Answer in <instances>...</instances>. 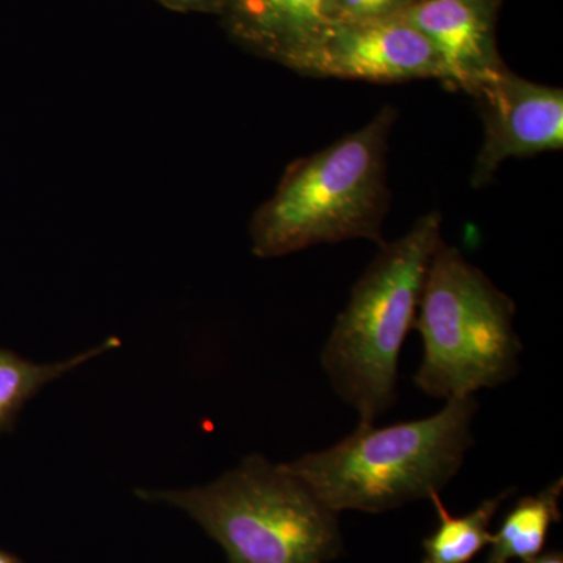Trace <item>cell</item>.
Listing matches in <instances>:
<instances>
[{
  "mask_svg": "<svg viewBox=\"0 0 563 563\" xmlns=\"http://www.w3.org/2000/svg\"><path fill=\"white\" fill-rule=\"evenodd\" d=\"M474 395L448 399L422 420L376 428L358 422L342 442L282 463L333 512L380 514L429 499L459 473L473 446Z\"/></svg>",
  "mask_w": 563,
  "mask_h": 563,
  "instance_id": "cell-1",
  "label": "cell"
},
{
  "mask_svg": "<svg viewBox=\"0 0 563 563\" xmlns=\"http://www.w3.org/2000/svg\"><path fill=\"white\" fill-rule=\"evenodd\" d=\"M396 111L385 107L368 124L292 163L251 222L252 251L280 257L344 240H383L390 191L388 136Z\"/></svg>",
  "mask_w": 563,
  "mask_h": 563,
  "instance_id": "cell-2",
  "label": "cell"
},
{
  "mask_svg": "<svg viewBox=\"0 0 563 563\" xmlns=\"http://www.w3.org/2000/svg\"><path fill=\"white\" fill-rule=\"evenodd\" d=\"M442 242V217L432 211L401 239L380 244L336 318L321 365L361 422L376 421L398 398L399 354L415 328L429 266Z\"/></svg>",
  "mask_w": 563,
  "mask_h": 563,
  "instance_id": "cell-3",
  "label": "cell"
},
{
  "mask_svg": "<svg viewBox=\"0 0 563 563\" xmlns=\"http://www.w3.org/2000/svg\"><path fill=\"white\" fill-rule=\"evenodd\" d=\"M139 495L190 515L229 563H325L342 553L336 512L262 455H250L206 487Z\"/></svg>",
  "mask_w": 563,
  "mask_h": 563,
  "instance_id": "cell-4",
  "label": "cell"
},
{
  "mask_svg": "<svg viewBox=\"0 0 563 563\" xmlns=\"http://www.w3.org/2000/svg\"><path fill=\"white\" fill-rule=\"evenodd\" d=\"M514 317L512 299L457 247L440 243L415 320L424 346L417 387L448 401L512 379L523 350Z\"/></svg>",
  "mask_w": 563,
  "mask_h": 563,
  "instance_id": "cell-5",
  "label": "cell"
},
{
  "mask_svg": "<svg viewBox=\"0 0 563 563\" xmlns=\"http://www.w3.org/2000/svg\"><path fill=\"white\" fill-rule=\"evenodd\" d=\"M292 70L377 84L444 80L432 44L404 13L383 20L335 22Z\"/></svg>",
  "mask_w": 563,
  "mask_h": 563,
  "instance_id": "cell-6",
  "label": "cell"
},
{
  "mask_svg": "<svg viewBox=\"0 0 563 563\" xmlns=\"http://www.w3.org/2000/svg\"><path fill=\"white\" fill-rule=\"evenodd\" d=\"M484 141L474 163L472 185L484 187L510 158H528L563 147L562 88L540 85L509 68L481 85Z\"/></svg>",
  "mask_w": 563,
  "mask_h": 563,
  "instance_id": "cell-7",
  "label": "cell"
},
{
  "mask_svg": "<svg viewBox=\"0 0 563 563\" xmlns=\"http://www.w3.org/2000/svg\"><path fill=\"white\" fill-rule=\"evenodd\" d=\"M501 0H421L406 16L432 44L443 84L474 95L507 68L498 51Z\"/></svg>",
  "mask_w": 563,
  "mask_h": 563,
  "instance_id": "cell-8",
  "label": "cell"
},
{
  "mask_svg": "<svg viewBox=\"0 0 563 563\" xmlns=\"http://www.w3.org/2000/svg\"><path fill=\"white\" fill-rule=\"evenodd\" d=\"M221 11L240 43L290 69L336 22L333 0H222Z\"/></svg>",
  "mask_w": 563,
  "mask_h": 563,
  "instance_id": "cell-9",
  "label": "cell"
},
{
  "mask_svg": "<svg viewBox=\"0 0 563 563\" xmlns=\"http://www.w3.org/2000/svg\"><path fill=\"white\" fill-rule=\"evenodd\" d=\"M563 481H554L539 495L525 496L504 518L499 531L492 536L487 563L528 561L542 554L551 526L561 521L559 501Z\"/></svg>",
  "mask_w": 563,
  "mask_h": 563,
  "instance_id": "cell-10",
  "label": "cell"
},
{
  "mask_svg": "<svg viewBox=\"0 0 563 563\" xmlns=\"http://www.w3.org/2000/svg\"><path fill=\"white\" fill-rule=\"evenodd\" d=\"M514 488L487 499L473 512L453 517L448 512L440 493L431 495L439 514V528L424 540L422 563H470L490 544V525L501 504L512 495Z\"/></svg>",
  "mask_w": 563,
  "mask_h": 563,
  "instance_id": "cell-11",
  "label": "cell"
},
{
  "mask_svg": "<svg viewBox=\"0 0 563 563\" xmlns=\"http://www.w3.org/2000/svg\"><path fill=\"white\" fill-rule=\"evenodd\" d=\"M118 344L120 342L117 339H110L101 346L74 355L68 361L46 363V365L24 361L13 352L0 350V431L9 428L20 413L22 406L44 385L60 379L65 374L74 372L103 352L113 350Z\"/></svg>",
  "mask_w": 563,
  "mask_h": 563,
  "instance_id": "cell-12",
  "label": "cell"
},
{
  "mask_svg": "<svg viewBox=\"0 0 563 563\" xmlns=\"http://www.w3.org/2000/svg\"><path fill=\"white\" fill-rule=\"evenodd\" d=\"M421 0H333L336 22L383 20L398 16Z\"/></svg>",
  "mask_w": 563,
  "mask_h": 563,
  "instance_id": "cell-13",
  "label": "cell"
},
{
  "mask_svg": "<svg viewBox=\"0 0 563 563\" xmlns=\"http://www.w3.org/2000/svg\"><path fill=\"white\" fill-rule=\"evenodd\" d=\"M165 5L173 7L177 10H220L222 7V0H162Z\"/></svg>",
  "mask_w": 563,
  "mask_h": 563,
  "instance_id": "cell-14",
  "label": "cell"
},
{
  "mask_svg": "<svg viewBox=\"0 0 563 563\" xmlns=\"http://www.w3.org/2000/svg\"><path fill=\"white\" fill-rule=\"evenodd\" d=\"M520 563H563V555L561 551H551V553L539 554Z\"/></svg>",
  "mask_w": 563,
  "mask_h": 563,
  "instance_id": "cell-15",
  "label": "cell"
},
{
  "mask_svg": "<svg viewBox=\"0 0 563 563\" xmlns=\"http://www.w3.org/2000/svg\"><path fill=\"white\" fill-rule=\"evenodd\" d=\"M0 563H20V561L14 559L13 555L2 553V551H0Z\"/></svg>",
  "mask_w": 563,
  "mask_h": 563,
  "instance_id": "cell-16",
  "label": "cell"
}]
</instances>
